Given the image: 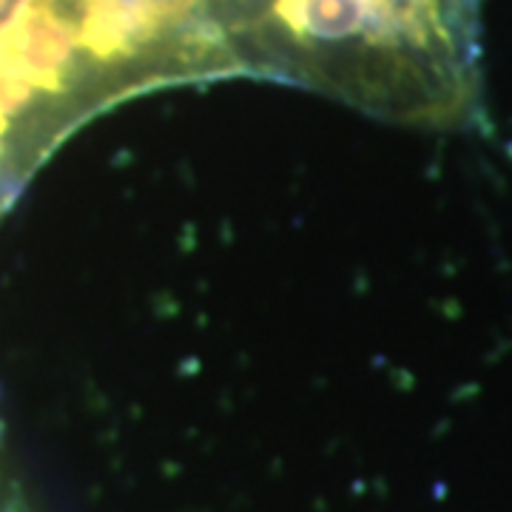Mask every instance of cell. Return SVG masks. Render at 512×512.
Returning a JSON list of instances; mask_svg holds the SVG:
<instances>
[{
	"instance_id": "cell-1",
	"label": "cell",
	"mask_w": 512,
	"mask_h": 512,
	"mask_svg": "<svg viewBox=\"0 0 512 512\" xmlns=\"http://www.w3.org/2000/svg\"><path fill=\"white\" fill-rule=\"evenodd\" d=\"M239 72L421 128L481 117L478 0H205Z\"/></svg>"
}]
</instances>
